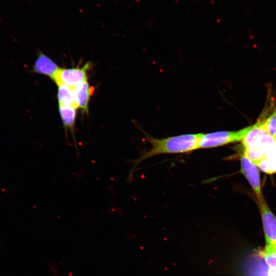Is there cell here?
Wrapping results in <instances>:
<instances>
[{
    "label": "cell",
    "instance_id": "3",
    "mask_svg": "<svg viewBox=\"0 0 276 276\" xmlns=\"http://www.w3.org/2000/svg\"><path fill=\"white\" fill-rule=\"evenodd\" d=\"M251 126L236 131H219L203 133L198 149L218 147L229 144L242 141Z\"/></svg>",
    "mask_w": 276,
    "mask_h": 276
},
{
    "label": "cell",
    "instance_id": "11",
    "mask_svg": "<svg viewBox=\"0 0 276 276\" xmlns=\"http://www.w3.org/2000/svg\"><path fill=\"white\" fill-rule=\"evenodd\" d=\"M258 123L269 134L276 137V111L273 112L267 118Z\"/></svg>",
    "mask_w": 276,
    "mask_h": 276
},
{
    "label": "cell",
    "instance_id": "1",
    "mask_svg": "<svg viewBox=\"0 0 276 276\" xmlns=\"http://www.w3.org/2000/svg\"><path fill=\"white\" fill-rule=\"evenodd\" d=\"M248 158L267 173L276 172V137L269 134L257 122L242 141Z\"/></svg>",
    "mask_w": 276,
    "mask_h": 276
},
{
    "label": "cell",
    "instance_id": "6",
    "mask_svg": "<svg viewBox=\"0 0 276 276\" xmlns=\"http://www.w3.org/2000/svg\"><path fill=\"white\" fill-rule=\"evenodd\" d=\"M89 67L87 63L81 68H60L53 80L56 84L61 82L74 87L87 81L86 70Z\"/></svg>",
    "mask_w": 276,
    "mask_h": 276
},
{
    "label": "cell",
    "instance_id": "5",
    "mask_svg": "<svg viewBox=\"0 0 276 276\" xmlns=\"http://www.w3.org/2000/svg\"><path fill=\"white\" fill-rule=\"evenodd\" d=\"M258 203L266 245L276 244V216L264 199Z\"/></svg>",
    "mask_w": 276,
    "mask_h": 276
},
{
    "label": "cell",
    "instance_id": "12",
    "mask_svg": "<svg viewBox=\"0 0 276 276\" xmlns=\"http://www.w3.org/2000/svg\"><path fill=\"white\" fill-rule=\"evenodd\" d=\"M264 257L266 264L269 268H276V244L266 245Z\"/></svg>",
    "mask_w": 276,
    "mask_h": 276
},
{
    "label": "cell",
    "instance_id": "13",
    "mask_svg": "<svg viewBox=\"0 0 276 276\" xmlns=\"http://www.w3.org/2000/svg\"><path fill=\"white\" fill-rule=\"evenodd\" d=\"M268 276H276V268L269 267Z\"/></svg>",
    "mask_w": 276,
    "mask_h": 276
},
{
    "label": "cell",
    "instance_id": "7",
    "mask_svg": "<svg viewBox=\"0 0 276 276\" xmlns=\"http://www.w3.org/2000/svg\"><path fill=\"white\" fill-rule=\"evenodd\" d=\"M60 68L51 58L40 53L33 66L32 72L48 76L53 80Z\"/></svg>",
    "mask_w": 276,
    "mask_h": 276
},
{
    "label": "cell",
    "instance_id": "9",
    "mask_svg": "<svg viewBox=\"0 0 276 276\" xmlns=\"http://www.w3.org/2000/svg\"><path fill=\"white\" fill-rule=\"evenodd\" d=\"M57 85L58 87L57 97L59 104L78 108L73 87L61 82L57 83Z\"/></svg>",
    "mask_w": 276,
    "mask_h": 276
},
{
    "label": "cell",
    "instance_id": "4",
    "mask_svg": "<svg viewBox=\"0 0 276 276\" xmlns=\"http://www.w3.org/2000/svg\"><path fill=\"white\" fill-rule=\"evenodd\" d=\"M240 171L245 176L252 188L259 201L264 199L262 195L259 170L258 166L253 163L242 150L240 156Z\"/></svg>",
    "mask_w": 276,
    "mask_h": 276
},
{
    "label": "cell",
    "instance_id": "2",
    "mask_svg": "<svg viewBox=\"0 0 276 276\" xmlns=\"http://www.w3.org/2000/svg\"><path fill=\"white\" fill-rule=\"evenodd\" d=\"M202 134L188 133L158 139L144 132L145 140L151 144V147L134 161L132 172L140 163L153 156L160 154L187 153L198 149Z\"/></svg>",
    "mask_w": 276,
    "mask_h": 276
},
{
    "label": "cell",
    "instance_id": "8",
    "mask_svg": "<svg viewBox=\"0 0 276 276\" xmlns=\"http://www.w3.org/2000/svg\"><path fill=\"white\" fill-rule=\"evenodd\" d=\"M77 104L83 112H88L89 87L87 81L72 87Z\"/></svg>",
    "mask_w": 276,
    "mask_h": 276
},
{
    "label": "cell",
    "instance_id": "14",
    "mask_svg": "<svg viewBox=\"0 0 276 276\" xmlns=\"http://www.w3.org/2000/svg\"></svg>",
    "mask_w": 276,
    "mask_h": 276
},
{
    "label": "cell",
    "instance_id": "10",
    "mask_svg": "<svg viewBox=\"0 0 276 276\" xmlns=\"http://www.w3.org/2000/svg\"><path fill=\"white\" fill-rule=\"evenodd\" d=\"M59 110L64 128L74 134L76 119V108L73 106L59 104Z\"/></svg>",
    "mask_w": 276,
    "mask_h": 276
}]
</instances>
